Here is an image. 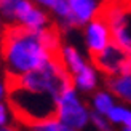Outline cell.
Returning <instances> with one entry per match:
<instances>
[{
    "instance_id": "6da1fadb",
    "label": "cell",
    "mask_w": 131,
    "mask_h": 131,
    "mask_svg": "<svg viewBox=\"0 0 131 131\" xmlns=\"http://www.w3.org/2000/svg\"><path fill=\"white\" fill-rule=\"evenodd\" d=\"M42 27H29L24 23L5 24L0 30V56L11 72H27L48 61L40 38Z\"/></svg>"
},
{
    "instance_id": "7a4b0ae2",
    "label": "cell",
    "mask_w": 131,
    "mask_h": 131,
    "mask_svg": "<svg viewBox=\"0 0 131 131\" xmlns=\"http://www.w3.org/2000/svg\"><path fill=\"white\" fill-rule=\"evenodd\" d=\"M6 102L13 118L24 126L40 129L50 123H61L59 99L50 91L11 88L6 90Z\"/></svg>"
},
{
    "instance_id": "3957f363",
    "label": "cell",
    "mask_w": 131,
    "mask_h": 131,
    "mask_svg": "<svg viewBox=\"0 0 131 131\" xmlns=\"http://www.w3.org/2000/svg\"><path fill=\"white\" fill-rule=\"evenodd\" d=\"M91 18L107 26L110 42L131 53V0H102Z\"/></svg>"
},
{
    "instance_id": "277c9868",
    "label": "cell",
    "mask_w": 131,
    "mask_h": 131,
    "mask_svg": "<svg viewBox=\"0 0 131 131\" xmlns=\"http://www.w3.org/2000/svg\"><path fill=\"white\" fill-rule=\"evenodd\" d=\"M126 54L128 51L110 42L102 51L96 54H90V59L91 64L99 72H102L104 75H120V69Z\"/></svg>"
},
{
    "instance_id": "5b68a950",
    "label": "cell",
    "mask_w": 131,
    "mask_h": 131,
    "mask_svg": "<svg viewBox=\"0 0 131 131\" xmlns=\"http://www.w3.org/2000/svg\"><path fill=\"white\" fill-rule=\"evenodd\" d=\"M59 107H61V123L67 129H78L82 128L88 120V114L85 109L78 104L75 99L74 90L66 91L59 99Z\"/></svg>"
},
{
    "instance_id": "8992f818",
    "label": "cell",
    "mask_w": 131,
    "mask_h": 131,
    "mask_svg": "<svg viewBox=\"0 0 131 131\" xmlns=\"http://www.w3.org/2000/svg\"><path fill=\"white\" fill-rule=\"evenodd\" d=\"M88 54H96L102 51L104 48L110 43V35H109V29L107 26L97 21V19L91 18V24L88 26Z\"/></svg>"
},
{
    "instance_id": "52a82bcc",
    "label": "cell",
    "mask_w": 131,
    "mask_h": 131,
    "mask_svg": "<svg viewBox=\"0 0 131 131\" xmlns=\"http://www.w3.org/2000/svg\"><path fill=\"white\" fill-rule=\"evenodd\" d=\"M104 82L115 96H118L123 101L131 102V75H106Z\"/></svg>"
},
{
    "instance_id": "ba28073f",
    "label": "cell",
    "mask_w": 131,
    "mask_h": 131,
    "mask_svg": "<svg viewBox=\"0 0 131 131\" xmlns=\"http://www.w3.org/2000/svg\"><path fill=\"white\" fill-rule=\"evenodd\" d=\"M67 3H69L74 16L77 18V21L80 24L86 23L93 16V11H94L93 0H67Z\"/></svg>"
},
{
    "instance_id": "9c48e42d",
    "label": "cell",
    "mask_w": 131,
    "mask_h": 131,
    "mask_svg": "<svg viewBox=\"0 0 131 131\" xmlns=\"http://www.w3.org/2000/svg\"><path fill=\"white\" fill-rule=\"evenodd\" d=\"M77 83L82 90L88 91L91 88H94V83H96V78H94V74L88 66H83V69L77 74Z\"/></svg>"
},
{
    "instance_id": "30bf717a",
    "label": "cell",
    "mask_w": 131,
    "mask_h": 131,
    "mask_svg": "<svg viewBox=\"0 0 131 131\" xmlns=\"http://www.w3.org/2000/svg\"><path fill=\"white\" fill-rule=\"evenodd\" d=\"M64 56H66V61H67L69 64V67L72 69V72L77 75L78 72H80L83 69V61H82V58L78 56V53L72 48V47H66L64 48Z\"/></svg>"
},
{
    "instance_id": "8fae6325",
    "label": "cell",
    "mask_w": 131,
    "mask_h": 131,
    "mask_svg": "<svg viewBox=\"0 0 131 131\" xmlns=\"http://www.w3.org/2000/svg\"><path fill=\"white\" fill-rule=\"evenodd\" d=\"M21 23L27 24L29 27H35V29H38V27H43V26L48 23V18H47V15H45L43 11H38L37 8H34L27 16L23 19Z\"/></svg>"
},
{
    "instance_id": "7c38bea8",
    "label": "cell",
    "mask_w": 131,
    "mask_h": 131,
    "mask_svg": "<svg viewBox=\"0 0 131 131\" xmlns=\"http://www.w3.org/2000/svg\"><path fill=\"white\" fill-rule=\"evenodd\" d=\"M94 106H96V109L99 110L101 114L107 115V112L112 109V101H110V97L106 93H97L94 96Z\"/></svg>"
},
{
    "instance_id": "4fadbf2b",
    "label": "cell",
    "mask_w": 131,
    "mask_h": 131,
    "mask_svg": "<svg viewBox=\"0 0 131 131\" xmlns=\"http://www.w3.org/2000/svg\"><path fill=\"white\" fill-rule=\"evenodd\" d=\"M107 117L112 122H123V123H126L128 120H129V117H131V114L128 112V110H125V109H120V107H112L107 112Z\"/></svg>"
},
{
    "instance_id": "5bb4252c",
    "label": "cell",
    "mask_w": 131,
    "mask_h": 131,
    "mask_svg": "<svg viewBox=\"0 0 131 131\" xmlns=\"http://www.w3.org/2000/svg\"><path fill=\"white\" fill-rule=\"evenodd\" d=\"M18 0H0V11L5 16H15V6Z\"/></svg>"
},
{
    "instance_id": "9a60e30c",
    "label": "cell",
    "mask_w": 131,
    "mask_h": 131,
    "mask_svg": "<svg viewBox=\"0 0 131 131\" xmlns=\"http://www.w3.org/2000/svg\"><path fill=\"white\" fill-rule=\"evenodd\" d=\"M91 120H93V123L99 128V129H109V125L106 123V120L102 118L101 115H97V114H94V112H91Z\"/></svg>"
},
{
    "instance_id": "2e32d148",
    "label": "cell",
    "mask_w": 131,
    "mask_h": 131,
    "mask_svg": "<svg viewBox=\"0 0 131 131\" xmlns=\"http://www.w3.org/2000/svg\"><path fill=\"white\" fill-rule=\"evenodd\" d=\"M6 123V114H5V107L2 106V104H0V125H5Z\"/></svg>"
},
{
    "instance_id": "e0dca14e",
    "label": "cell",
    "mask_w": 131,
    "mask_h": 131,
    "mask_svg": "<svg viewBox=\"0 0 131 131\" xmlns=\"http://www.w3.org/2000/svg\"><path fill=\"white\" fill-rule=\"evenodd\" d=\"M38 2H42V3H45L47 6H50V8L54 10V6H56V3L59 2V0H38Z\"/></svg>"
},
{
    "instance_id": "ac0fdd59",
    "label": "cell",
    "mask_w": 131,
    "mask_h": 131,
    "mask_svg": "<svg viewBox=\"0 0 131 131\" xmlns=\"http://www.w3.org/2000/svg\"><path fill=\"white\" fill-rule=\"evenodd\" d=\"M0 97H2V86H0Z\"/></svg>"
}]
</instances>
